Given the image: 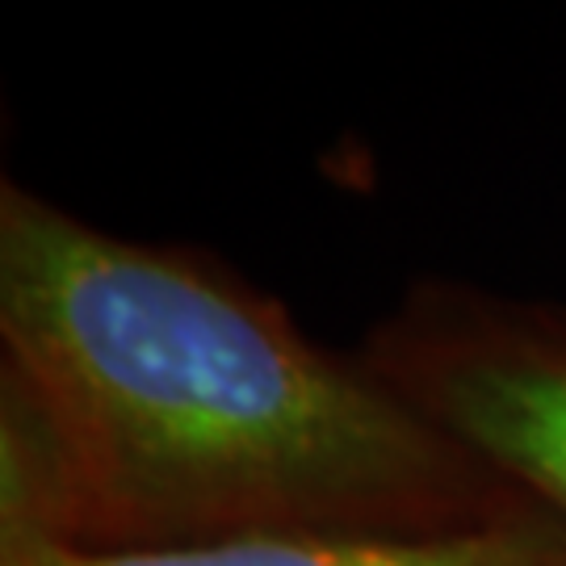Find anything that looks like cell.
<instances>
[{
    "instance_id": "cell-3",
    "label": "cell",
    "mask_w": 566,
    "mask_h": 566,
    "mask_svg": "<svg viewBox=\"0 0 566 566\" xmlns=\"http://www.w3.org/2000/svg\"><path fill=\"white\" fill-rule=\"evenodd\" d=\"M0 566H566V525L546 507L446 537H248L156 554L9 546Z\"/></svg>"
},
{
    "instance_id": "cell-1",
    "label": "cell",
    "mask_w": 566,
    "mask_h": 566,
    "mask_svg": "<svg viewBox=\"0 0 566 566\" xmlns=\"http://www.w3.org/2000/svg\"><path fill=\"white\" fill-rule=\"evenodd\" d=\"M533 507L219 256L0 185V549L446 537Z\"/></svg>"
},
{
    "instance_id": "cell-2",
    "label": "cell",
    "mask_w": 566,
    "mask_h": 566,
    "mask_svg": "<svg viewBox=\"0 0 566 566\" xmlns=\"http://www.w3.org/2000/svg\"><path fill=\"white\" fill-rule=\"evenodd\" d=\"M357 353L441 432L566 525V306L424 277Z\"/></svg>"
}]
</instances>
